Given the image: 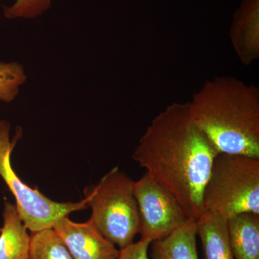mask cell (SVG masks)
<instances>
[{
	"label": "cell",
	"mask_w": 259,
	"mask_h": 259,
	"mask_svg": "<svg viewBox=\"0 0 259 259\" xmlns=\"http://www.w3.org/2000/svg\"><path fill=\"white\" fill-rule=\"evenodd\" d=\"M218 153L194 122L189 102H175L151 120L133 158L196 222L204 213V189Z\"/></svg>",
	"instance_id": "cell-1"
},
{
	"label": "cell",
	"mask_w": 259,
	"mask_h": 259,
	"mask_svg": "<svg viewBox=\"0 0 259 259\" xmlns=\"http://www.w3.org/2000/svg\"><path fill=\"white\" fill-rule=\"evenodd\" d=\"M191 115L220 153L259 158V90L233 76L207 80L189 102Z\"/></svg>",
	"instance_id": "cell-2"
},
{
	"label": "cell",
	"mask_w": 259,
	"mask_h": 259,
	"mask_svg": "<svg viewBox=\"0 0 259 259\" xmlns=\"http://www.w3.org/2000/svg\"><path fill=\"white\" fill-rule=\"evenodd\" d=\"M204 212L227 220L243 212L259 214V158L218 153L203 192Z\"/></svg>",
	"instance_id": "cell-3"
},
{
	"label": "cell",
	"mask_w": 259,
	"mask_h": 259,
	"mask_svg": "<svg viewBox=\"0 0 259 259\" xmlns=\"http://www.w3.org/2000/svg\"><path fill=\"white\" fill-rule=\"evenodd\" d=\"M85 197L90 219L105 238L120 250L134 243L141 228L134 181L115 168L85 190Z\"/></svg>",
	"instance_id": "cell-4"
},
{
	"label": "cell",
	"mask_w": 259,
	"mask_h": 259,
	"mask_svg": "<svg viewBox=\"0 0 259 259\" xmlns=\"http://www.w3.org/2000/svg\"><path fill=\"white\" fill-rule=\"evenodd\" d=\"M10 133L9 122L0 120V176L14 195L19 216L29 231L53 228L60 218L88 208L86 197L78 202H56L22 182L10 163L12 151L19 137L11 141Z\"/></svg>",
	"instance_id": "cell-5"
},
{
	"label": "cell",
	"mask_w": 259,
	"mask_h": 259,
	"mask_svg": "<svg viewBox=\"0 0 259 259\" xmlns=\"http://www.w3.org/2000/svg\"><path fill=\"white\" fill-rule=\"evenodd\" d=\"M141 240H161L189 220L175 196L146 174L134 182Z\"/></svg>",
	"instance_id": "cell-6"
},
{
	"label": "cell",
	"mask_w": 259,
	"mask_h": 259,
	"mask_svg": "<svg viewBox=\"0 0 259 259\" xmlns=\"http://www.w3.org/2000/svg\"><path fill=\"white\" fill-rule=\"evenodd\" d=\"M53 228L64 241L74 259H117L120 249L97 229L91 219L75 223L65 216Z\"/></svg>",
	"instance_id": "cell-7"
},
{
	"label": "cell",
	"mask_w": 259,
	"mask_h": 259,
	"mask_svg": "<svg viewBox=\"0 0 259 259\" xmlns=\"http://www.w3.org/2000/svg\"><path fill=\"white\" fill-rule=\"evenodd\" d=\"M230 38L233 49L245 66L259 59V0H243L235 12Z\"/></svg>",
	"instance_id": "cell-8"
},
{
	"label": "cell",
	"mask_w": 259,
	"mask_h": 259,
	"mask_svg": "<svg viewBox=\"0 0 259 259\" xmlns=\"http://www.w3.org/2000/svg\"><path fill=\"white\" fill-rule=\"evenodd\" d=\"M235 259H259V214L243 212L227 220Z\"/></svg>",
	"instance_id": "cell-9"
},
{
	"label": "cell",
	"mask_w": 259,
	"mask_h": 259,
	"mask_svg": "<svg viewBox=\"0 0 259 259\" xmlns=\"http://www.w3.org/2000/svg\"><path fill=\"white\" fill-rule=\"evenodd\" d=\"M15 204L5 202L0 234V259H29L30 236Z\"/></svg>",
	"instance_id": "cell-10"
},
{
	"label": "cell",
	"mask_w": 259,
	"mask_h": 259,
	"mask_svg": "<svg viewBox=\"0 0 259 259\" xmlns=\"http://www.w3.org/2000/svg\"><path fill=\"white\" fill-rule=\"evenodd\" d=\"M203 259H235L230 245L227 221L214 213L204 212L196 221Z\"/></svg>",
	"instance_id": "cell-11"
},
{
	"label": "cell",
	"mask_w": 259,
	"mask_h": 259,
	"mask_svg": "<svg viewBox=\"0 0 259 259\" xmlns=\"http://www.w3.org/2000/svg\"><path fill=\"white\" fill-rule=\"evenodd\" d=\"M195 221L187 220L168 236L151 244L153 259H199Z\"/></svg>",
	"instance_id": "cell-12"
},
{
	"label": "cell",
	"mask_w": 259,
	"mask_h": 259,
	"mask_svg": "<svg viewBox=\"0 0 259 259\" xmlns=\"http://www.w3.org/2000/svg\"><path fill=\"white\" fill-rule=\"evenodd\" d=\"M30 236L29 259H74L54 228L31 232Z\"/></svg>",
	"instance_id": "cell-13"
},
{
	"label": "cell",
	"mask_w": 259,
	"mask_h": 259,
	"mask_svg": "<svg viewBox=\"0 0 259 259\" xmlns=\"http://www.w3.org/2000/svg\"><path fill=\"white\" fill-rule=\"evenodd\" d=\"M26 80L25 69L21 64L0 61V101L6 103L13 101Z\"/></svg>",
	"instance_id": "cell-14"
},
{
	"label": "cell",
	"mask_w": 259,
	"mask_h": 259,
	"mask_svg": "<svg viewBox=\"0 0 259 259\" xmlns=\"http://www.w3.org/2000/svg\"><path fill=\"white\" fill-rule=\"evenodd\" d=\"M53 0H16L12 6L5 8L8 19L37 18L50 9Z\"/></svg>",
	"instance_id": "cell-15"
},
{
	"label": "cell",
	"mask_w": 259,
	"mask_h": 259,
	"mask_svg": "<svg viewBox=\"0 0 259 259\" xmlns=\"http://www.w3.org/2000/svg\"><path fill=\"white\" fill-rule=\"evenodd\" d=\"M151 242L140 239L136 243L127 245L120 250V255L117 259H149L148 250Z\"/></svg>",
	"instance_id": "cell-16"
}]
</instances>
